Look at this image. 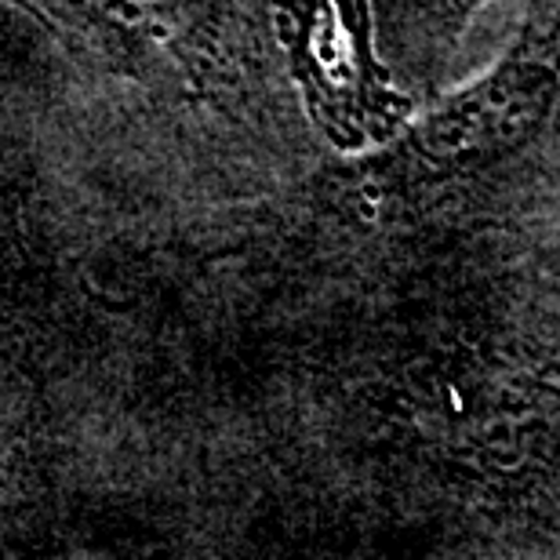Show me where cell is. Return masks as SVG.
Here are the masks:
<instances>
[{"instance_id":"6da1fadb","label":"cell","mask_w":560,"mask_h":560,"mask_svg":"<svg viewBox=\"0 0 560 560\" xmlns=\"http://www.w3.org/2000/svg\"><path fill=\"white\" fill-rule=\"evenodd\" d=\"M560 95V11L542 8L491 70L436 106L411 136L408 183L444 186L495 172L550 120Z\"/></svg>"},{"instance_id":"7a4b0ae2","label":"cell","mask_w":560,"mask_h":560,"mask_svg":"<svg viewBox=\"0 0 560 560\" xmlns=\"http://www.w3.org/2000/svg\"><path fill=\"white\" fill-rule=\"evenodd\" d=\"M480 4H485V0H430L436 30L441 33H458L463 30V22L474 15Z\"/></svg>"}]
</instances>
